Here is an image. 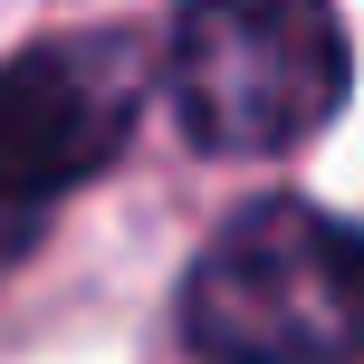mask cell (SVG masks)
I'll return each mask as SVG.
<instances>
[{
  "label": "cell",
  "mask_w": 364,
  "mask_h": 364,
  "mask_svg": "<svg viewBox=\"0 0 364 364\" xmlns=\"http://www.w3.org/2000/svg\"><path fill=\"white\" fill-rule=\"evenodd\" d=\"M182 346L201 364H346L364 346V240L297 192L240 201L182 278Z\"/></svg>",
  "instance_id": "cell-1"
},
{
  "label": "cell",
  "mask_w": 364,
  "mask_h": 364,
  "mask_svg": "<svg viewBox=\"0 0 364 364\" xmlns=\"http://www.w3.org/2000/svg\"><path fill=\"white\" fill-rule=\"evenodd\" d=\"M336 0H182L173 19V115L201 154H288L346 106Z\"/></svg>",
  "instance_id": "cell-2"
},
{
  "label": "cell",
  "mask_w": 364,
  "mask_h": 364,
  "mask_svg": "<svg viewBox=\"0 0 364 364\" xmlns=\"http://www.w3.org/2000/svg\"><path fill=\"white\" fill-rule=\"evenodd\" d=\"M144 115V38L77 29L0 58V269L38 250L48 211L125 154Z\"/></svg>",
  "instance_id": "cell-3"
}]
</instances>
